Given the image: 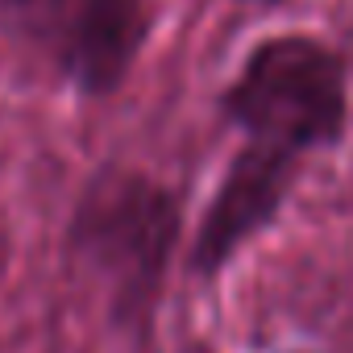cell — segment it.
Returning a JSON list of instances; mask_svg holds the SVG:
<instances>
[{"label": "cell", "instance_id": "6da1fadb", "mask_svg": "<svg viewBox=\"0 0 353 353\" xmlns=\"http://www.w3.org/2000/svg\"><path fill=\"white\" fill-rule=\"evenodd\" d=\"M179 237V204L137 170H100L83 188L67 241L71 254L104 283L117 320H141L162 291Z\"/></svg>", "mask_w": 353, "mask_h": 353}, {"label": "cell", "instance_id": "277c9868", "mask_svg": "<svg viewBox=\"0 0 353 353\" xmlns=\"http://www.w3.org/2000/svg\"><path fill=\"white\" fill-rule=\"evenodd\" d=\"M145 42L141 0H67L59 17V63L67 79L104 96L117 92Z\"/></svg>", "mask_w": 353, "mask_h": 353}, {"label": "cell", "instance_id": "3957f363", "mask_svg": "<svg viewBox=\"0 0 353 353\" xmlns=\"http://www.w3.org/2000/svg\"><path fill=\"white\" fill-rule=\"evenodd\" d=\"M295 158L291 150L250 141L225 170V179L204 212V225L192 245V270L216 274L258 229L274 221L291 183H295Z\"/></svg>", "mask_w": 353, "mask_h": 353}, {"label": "cell", "instance_id": "5b68a950", "mask_svg": "<svg viewBox=\"0 0 353 353\" xmlns=\"http://www.w3.org/2000/svg\"><path fill=\"white\" fill-rule=\"evenodd\" d=\"M5 5V13L9 17H26V13H38V9H46L50 0H0Z\"/></svg>", "mask_w": 353, "mask_h": 353}, {"label": "cell", "instance_id": "7a4b0ae2", "mask_svg": "<svg viewBox=\"0 0 353 353\" xmlns=\"http://www.w3.org/2000/svg\"><path fill=\"white\" fill-rule=\"evenodd\" d=\"M225 112L250 141L291 154L332 145L345 129V67L312 38H270L225 92Z\"/></svg>", "mask_w": 353, "mask_h": 353}]
</instances>
